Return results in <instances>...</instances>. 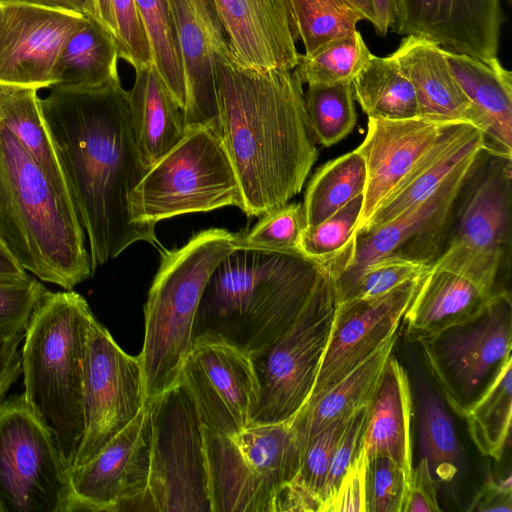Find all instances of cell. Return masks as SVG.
<instances>
[{
  "mask_svg": "<svg viewBox=\"0 0 512 512\" xmlns=\"http://www.w3.org/2000/svg\"><path fill=\"white\" fill-rule=\"evenodd\" d=\"M40 107L67 188L86 231L91 268L145 241L161 249L154 225L134 220L130 198L147 172L135 141L128 91L52 86Z\"/></svg>",
  "mask_w": 512,
  "mask_h": 512,
  "instance_id": "6da1fadb",
  "label": "cell"
},
{
  "mask_svg": "<svg viewBox=\"0 0 512 512\" xmlns=\"http://www.w3.org/2000/svg\"><path fill=\"white\" fill-rule=\"evenodd\" d=\"M220 139L242 195L241 210L261 217L299 194L318 158L292 70H254L231 55L215 57Z\"/></svg>",
  "mask_w": 512,
  "mask_h": 512,
  "instance_id": "7a4b0ae2",
  "label": "cell"
},
{
  "mask_svg": "<svg viewBox=\"0 0 512 512\" xmlns=\"http://www.w3.org/2000/svg\"><path fill=\"white\" fill-rule=\"evenodd\" d=\"M331 274L298 252L235 246L203 289L192 335L250 355L270 345L297 319Z\"/></svg>",
  "mask_w": 512,
  "mask_h": 512,
  "instance_id": "3957f363",
  "label": "cell"
},
{
  "mask_svg": "<svg viewBox=\"0 0 512 512\" xmlns=\"http://www.w3.org/2000/svg\"><path fill=\"white\" fill-rule=\"evenodd\" d=\"M0 237L20 265L72 290L92 274L69 191L0 122Z\"/></svg>",
  "mask_w": 512,
  "mask_h": 512,
  "instance_id": "277c9868",
  "label": "cell"
},
{
  "mask_svg": "<svg viewBox=\"0 0 512 512\" xmlns=\"http://www.w3.org/2000/svg\"><path fill=\"white\" fill-rule=\"evenodd\" d=\"M93 317L80 294L48 290L30 318L21 352L22 395L54 436L68 470L84 433L83 364Z\"/></svg>",
  "mask_w": 512,
  "mask_h": 512,
  "instance_id": "5b68a950",
  "label": "cell"
},
{
  "mask_svg": "<svg viewBox=\"0 0 512 512\" xmlns=\"http://www.w3.org/2000/svg\"><path fill=\"white\" fill-rule=\"evenodd\" d=\"M237 239L238 233L210 228L180 248L160 249V266L144 306V342L138 356L146 399L179 383L203 289Z\"/></svg>",
  "mask_w": 512,
  "mask_h": 512,
  "instance_id": "8992f818",
  "label": "cell"
},
{
  "mask_svg": "<svg viewBox=\"0 0 512 512\" xmlns=\"http://www.w3.org/2000/svg\"><path fill=\"white\" fill-rule=\"evenodd\" d=\"M511 264L512 156L482 147L460 185L434 265L496 295L509 290Z\"/></svg>",
  "mask_w": 512,
  "mask_h": 512,
  "instance_id": "52a82bcc",
  "label": "cell"
},
{
  "mask_svg": "<svg viewBox=\"0 0 512 512\" xmlns=\"http://www.w3.org/2000/svg\"><path fill=\"white\" fill-rule=\"evenodd\" d=\"M212 512H272L300 468L302 448L290 420L251 424L232 434L203 426Z\"/></svg>",
  "mask_w": 512,
  "mask_h": 512,
  "instance_id": "ba28073f",
  "label": "cell"
},
{
  "mask_svg": "<svg viewBox=\"0 0 512 512\" xmlns=\"http://www.w3.org/2000/svg\"><path fill=\"white\" fill-rule=\"evenodd\" d=\"M130 203L135 221L156 226L177 215L241 209L243 202L220 137L208 127H196L147 170Z\"/></svg>",
  "mask_w": 512,
  "mask_h": 512,
  "instance_id": "9c48e42d",
  "label": "cell"
},
{
  "mask_svg": "<svg viewBox=\"0 0 512 512\" xmlns=\"http://www.w3.org/2000/svg\"><path fill=\"white\" fill-rule=\"evenodd\" d=\"M146 511L212 512L204 431L185 386L152 399Z\"/></svg>",
  "mask_w": 512,
  "mask_h": 512,
  "instance_id": "30bf717a",
  "label": "cell"
},
{
  "mask_svg": "<svg viewBox=\"0 0 512 512\" xmlns=\"http://www.w3.org/2000/svg\"><path fill=\"white\" fill-rule=\"evenodd\" d=\"M336 306L331 278L280 337L249 355L259 385L252 424L289 421L305 405L325 353Z\"/></svg>",
  "mask_w": 512,
  "mask_h": 512,
  "instance_id": "8fae6325",
  "label": "cell"
},
{
  "mask_svg": "<svg viewBox=\"0 0 512 512\" xmlns=\"http://www.w3.org/2000/svg\"><path fill=\"white\" fill-rule=\"evenodd\" d=\"M419 344L425 364L447 403L462 416L511 356L510 290L497 293L479 313Z\"/></svg>",
  "mask_w": 512,
  "mask_h": 512,
  "instance_id": "7c38bea8",
  "label": "cell"
},
{
  "mask_svg": "<svg viewBox=\"0 0 512 512\" xmlns=\"http://www.w3.org/2000/svg\"><path fill=\"white\" fill-rule=\"evenodd\" d=\"M68 468L23 395L0 401V512H65Z\"/></svg>",
  "mask_w": 512,
  "mask_h": 512,
  "instance_id": "4fadbf2b",
  "label": "cell"
},
{
  "mask_svg": "<svg viewBox=\"0 0 512 512\" xmlns=\"http://www.w3.org/2000/svg\"><path fill=\"white\" fill-rule=\"evenodd\" d=\"M145 402L139 357L124 352L93 317L83 364L84 433L70 469L92 459L137 416Z\"/></svg>",
  "mask_w": 512,
  "mask_h": 512,
  "instance_id": "5bb4252c",
  "label": "cell"
},
{
  "mask_svg": "<svg viewBox=\"0 0 512 512\" xmlns=\"http://www.w3.org/2000/svg\"><path fill=\"white\" fill-rule=\"evenodd\" d=\"M149 403L87 463L68 471L65 512L146 511L150 473Z\"/></svg>",
  "mask_w": 512,
  "mask_h": 512,
  "instance_id": "9a60e30c",
  "label": "cell"
},
{
  "mask_svg": "<svg viewBox=\"0 0 512 512\" xmlns=\"http://www.w3.org/2000/svg\"><path fill=\"white\" fill-rule=\"evenodd\" d=\"M477 153L460 163L418 205L374 230L356 233L344 267L333 278L334 287L346 283L367 265L384 258L433 266L444 246L454 200Z\"/></svg>",
  "mask_w": 512,
  "mask_h": 512,
  "instance_id": "2e32d148",
  "label": "cell"
},
{
  "mask_svg": "<svg viewBox=\"0 0 512 512\" xmlns=\"http://www.w3.org/2000/svg\"><path fill=\"white\" fill-rule=\"evenodd\" d=\"M179 381L204 427L232 435L252 424L259 385L249 355L221 343L195 342L183 362Z\"/></svg>",
  "mask_w": 512,
  "mask_h": 512,
  "instance_id": "e0dca14e",
  "label": "cell"
},
{
  "mask_svg": "<svg viewBox=\"0 0 512 512\" xmlns=\"http://www.w3.org/2000/svg\"><path fill=\"white\" fill-rule=\"evenodd\" d=\"M85 18L76 12L0 0V83L51 88L60 52Z\"/></svg>",
  "mask_w": 512,
  "mask_h": 512,
  "instance_id": "ac0fdd59",
  "label": "cell"
},
{
  "mask_svg": "<svg viewBox=\"0 0 512 512\" xmlns=\"http://www.w3.org/2000/svg\"><path fill=\"white\" fill-rule=\"evenodd\" d=\"M420 279L407 281L377 297L337 304L325 353L306 403L338 383L396 334Z\"/></svg>",
  "mask_w": 512,
  "mask_h": 512,
  "instance_id": "d6986e66",
  "label": "cell"
},
{
  "mask_svg": "<svg viewBox=\"0 0 512 512\" xmlns=\"http://www.w3.org/2000/svg\"><path fill=\"white\" fill-rule=\"evenodd\" d=\"M178 41L184 76L186 131L208 127L220 137L214 64L231 55L214 0H166Z\"/></svg>",
  "mask_w": 512,
  "mask_h": 512,
  "instance_id": "ffe728a7",
  "label": "cell"
},
{
  "mask_svg": "<svg viewBox=\"0 0 512 512\" xmlns=\"http://www.w3.org/2000/svg\"><path fill=\"white\" fill-rule=\"evenodd\" d=\"M458 123L422 117L400 120L368 118L366 136L356 148L364 158L367 179L355 234L368 222L380 203Z\"/></svg>",
  "mask_w": 512,
  "mask_h": 512,
  "instance_id": "44dd1931",
  "label": "cell"
},
{
  "mask_svg": "<svg viewBox=\"0 0 512 512\" xmlns=\"http://www.w3.org/2000/svg\"><path fill=\"white\" fill-rule=\"evenodd\" d=\"M400 35L425 37L440 47L489 61L498 54L505 21L500 0H397Z\"/></svg>",
  "mask_w": 512,
  "mask_h": 512,
  "instance_id": "7402d4cb",
  "label": "cell"
},
{
  "mask_svg": "<svg viewBox=\"0 0 512 512\" xmlns=\"http://www.w3.org/2000/svg\"><path fill=\"white\" fill-rule=\"evenodd\" d=\"M232 58L254 70H293L299 33L291 0H214Z\"/></svg>",
  "mask_w": 512,
  "mask_h": 512,
  "instance_id": "603a6c76",
  "label": "cell"
},
{
  "mask_svg": "<svg viewBox=\"0 0 512 512\" xmlns=\"http://www.w3.org/2000/svg\"><path fill=\"white\" fill-rule=\"evenodd\" d=\"M444 49V48H443ZM450 71L467 97L484 148L512 156V73L489 61L444 49Z\"/></svg>",
  "mask_w": 512,
  "mask_h": 512,
  "instance_id": "cb8c5ba5",
  "label": "cell"
},
{
  "mask_svg": "<svg viewBox=\"0 0 512 512\" xmlns=\"http://www.w3.org/2000/svg\"><path fill=\"white\" fill-rule=\"evenodd\" d=\"M411 82L417 117L473 125L470 103L454 79L444 49L418 35H406L391 54Z\"/></svg>",
  "mask_w": 512,
  "mask_h": 512,
  "instance_id": "d4e9b609",
  "label": "cell"
},
{
  "mask_svg": "<svg viewBox=\"0 0 512 512\" xmlns=\"http://www.w3.org/2000/svg\"><path fill=\"white\" fill-rule=\"evenodd\" d=\"M493 296L471 279L433 265L402 318L406 337L419 343L479 313Z\"/></svg>",
  "mask_w": 512,
  "mask_h": 512,
  "instance_id": "484cf974",
  "label": "cell"
},
{
  "mask_svg": "<svg viewBox=\"0 0 512 512\" xmlns=\"http://www.w3.org/2000/svg\"><path fill=\"white\" fill-rule=\"evenodd\" d=\"M411 419L409 378L392 353L368 405L363 449L367 458L381 455L391 458L408 478L413 469Z\"/></svg>",
  "mask_w": 512,
  "mask_h": 512,
  "instance_id": "4316f807",
  "label": "cell"
},
{
  "mask_svg": "<svg viewBox=\"0 0 512 512\" xmlns=\"http://www.w3.org/2000/svg\"><path fill=\"white\" fill-rule=\"evenodd\" d=\"M483 145V133L476 126L458 123L380 203L358 232L374 230L424 201L460 163Z\"/></svg>",
  "mask_w": 512,
  "mask_h": 512,
  "instance_id": "83f0119b",
  "label": "cell"
},
{
  "mask_svg": "<svg viewBox=\"0 0 512 512\" xmlns=\"http://www.w3.org/2000/svg\"><path fill=\"white\" fill-rule=\"evenodd\" d=\"M128 102L137 148L148 170L184 137L183 110L153 65L135 71Z\"/></svg>",
  "mask_w": 512,
  "mask_h": 512,
  "instance_id": "f1b7e54d",
  "label": "cell"
},
{
  "mask_svg": "<svg viewBox=\"0 0 512 512\" xmlns=\"http://www.w3.org/2000/svg\"><path fill=\"white\" fill-rule=\"evenodd\" d=\"M395 343L396 334L338 383L306 403L290 420L302 454L312 437L336 420L350 418L370 403Z\"/></svg>",
  "mask_w": 512,
  "mask_h": 512,
  "instance_id": "f546056e",
  "label": "cell"
},
{
  "mask_svg": "<svg viewBox=\"0 0 512 512\" xmlns=\"http://www.w3.org/2000/svg\"><path fill=\"white\" fill-rule=\"evenodd\" d=\"M119 59L114 36L97 19L86 16L60 52L53 86L99 87L118 82Z\"/></svg>",
  "mask_w": 512,
  "mask_h": 512,
  "instance_id": "4dcf8cb0",
  "label": "cell"
},
{
  "mask_svg": "<svg viewBox=\"0 0 512 512\" xmlns=\"http://www.w3.org/2000/svg\"><path fill=\"white\" fill-rule=\"evenodd\" d=\"M353 94L368 118L400 120L417 117L413 86L392 55L371 54L352 80Z\"/></svg>",
  "mask_w": 512,
  "mask_h": 512,
  "instance_id": "1f68e13d",
  "label": "cell"
},
{
  "mask_svg": "<svg viewBox=\"0 0 512 512\" xmlns=\"http://www.w3.org/2000/svg\"><path fill=\"white\" fill-rule=\"evenodd\" d=\"M38 89L0 83V122L62 188L67 184L45 125Z\"/></svg>",
  "mask_w": 512,
  "mask_h": 512,
  "instance_id": "d6a6232c",
  "label": "cell"
},
{
  "mask_svg": "<svg viewBox=\"0 0 512 512\" xmlns=\"http://www.w3.org/2000/svg\"><path fill=\"white\" fill-rule=\"evenodd\" d=\"M366 179L365 161L356 149L321 166L304 195L305 228L320 224L355 197L364 195Z\"/></svg>",
  "mask_w": 512,
  "mask_h": 512,
  "instance_id": "836d02e7",
  "label": "cell"
},
{
  "mask_svg": "<svg viewBox=\"0 0 512 512\" xmlns=\"http://www.w3.org/2000/svg\"><path fill=\"white\" fill-rule=\"evenodd\" d=\"M476 448L496 461L510 442L512 417V356L482 395L462 416Z\"/></svg>",
  "mask_w": 512,
  "mask_h": 512,
  "instance_id": "e575fe53",
  "label": "cell"
},
{
  "mask_svg": "<svg viewBox=\"0 0 512 512\" xmlns=\"http://www.w3.org/2000/svg\"><path fill=\"white\" fill-rule=\"evenodd\" d=\"M304 106L316 144L334 145L356 125L352 82L309 84L304 92Z\"/></svg>",
  "mask_w": 512,
  "mask_h": 512,
  "instance_id": "d590c367",
  "label": "cell"
},
{
  "mask_svg": "<svg viewBox=\"0 0 512 512\" xmlns=\"http://www.w3.org/2000/svg\"><path fill=\"white\" fill-rule=\"evenodd\" d=\"M135 2L151 46L153 66L176 103L184 110V69L166 0Z\"/></svg>",
  "mask_w": 512,
  "mask_h": 512,
  "instance_id": "8d00e7d4",
  "label": "cell"
},
{
  "mask_svg": "<svg viewBox=\"0 0 512 512\" xmlns=\"http://www.w3.org/2000/svg\"><path fill=\"white\" fill-rule=\"evenodd\" d=\"M299 39L312 54L354 33L364 16L347 0H291Z\"/></svg>",
  "mask_w": 512,
  "mask_h": 512,
  "instance_id": "74e56055",
  "label": "cell"
},
{
  "mask_svg": "<svg viewBox=\"0 0 512 512\" xmlns=\"http://www.w3.org/2000/svg\"><path fill=\"white\" fill-rule=\"evenodd\" d=\"M371 52L361 33L337 39L312 54H299L292 70L302 84L352 82Z\"/></svg>",
  "mask_w": 512,
  "mask_h": 512,
  "instance_id": "f35d334b",
  "label": "cell"
},
{
  "mask_svg": "<svg viewBox=\"0 0 512 512\" xmlns=\"http://www.w3.org/2000/svg\"><path fill=\"white\" fill-rule=\"evenodd\" d=\"M363 207L359 195L320 224L305 228L301 240L302 254L324 267L332 276L340 270L350 248Z\"/></svg>",
  "mask_w": 512,
  "mask_h": 512,
  "instance_id": "ab89813d",
  "label": "cell"
},
{
  "mask_svg": "<svg viewBox=\"0 0 512 512\" xmlns=\"http://www.w3.org/2000/svg\"><path fill=\"white\" fill-rule=\"evenodd\" d=\"M420 429L431 472L441 481L453 480L462 465L459 442L444 405L431 394L422 399Z\"/></svg>",
  "mask_w": 512,
  "mask_h": 512,
  "instance_id": "60d3db41",
  "label": "cell"
},
{
  "mask_svg": "<svg viewBox=\"0 0 512 512\" xmlns=\"http://www.w3.org/2000/svg\"><path fill=\"white\" fill-rule=\"evenodd\" d=\"M432 266L398 258H384L360 270L346 283L334 287L337 304L383 295L397 286L423 277Z\"/></svg>",
  "mask_w": 512,
  "mask_h": 512,
  "instance_id": "b9f144b4",
  "label": "cell"
},
{
  "mask_svg": "<svg viewBox=\"0 0 512 512\" xmlns=\"http://www.w3.org/2000/svg\"><path fill=\"white\" fill-rule=\"evenodd\" d=\"M305 227L302 204L287 203L261 216L251 230L238 233L236 246L301 253Z\"/></svg>",
  "mask_w": 512,
  "mask_h": 512,
  "instance_id": "7bdbcfd3",
  "label": "cell"
},
{
  "mask_svg": "<svg viewBox=\"0 0 512 512\" xmlns=\"http://www.w3.org/2000/svg\"><path fill=\"white\" fill-rule=\"evenodd\" d=\"M408 480L405 471L391 458H367L365 512H401Z\"/></svg>",
  "mask_w": 512,
  "mask_h": 512,
  "instance_id": "ee69618b",
  "label": "cell"
},
{
  "mask_svg": "<svg viewBox=\"0 0 512 512\" xmlns=\"http://www.w3.org/2000/svg\"><path fill=\"white\" fill-rule=\"evenodd\" d=\"M119 58L134 70L153 65L151 46L135 0H111Z\"/></svg>",
  "mask_w": 512,
  "mask_h": 512,
  "instance_id": "f6af8a7d",
  "label": "cell"
},
{
  "mask_svg": "<svg viewBox=\"0 0 512 512\" xmlns=\"http://www.w3.org/2000/svg\"><path fill=\"white\" fill-rule=\"evenodd\" d=\"M349 419L342 418L328 425L309 440L303 451L300 468L294 479L320 499L333 452Z\"/></svg>",
  "mask_w": 512,
  "mask_h": 512,
  "instance_id": "bcb514c9",
  "label": "cell"
},
{
  "mask_svg": "<svg viewBox=\"0 0 512 512\" xmlns=\"http://www.w3.org/2000/svg\"><path fill=\"white\" fill-rule=\"evenodd\" d=\"M47 291L29 274L22 278H0V327L28 324Z\"/></svg>",
  "mask_w": 512,
  "mask_h": 512,
  "instance_id": "7dc6e473",
  "label": "cell"
},
{
  "mask_svg": "<svg viewBox=\"0 0 512 512\" xmlns=\"http://www.w3.org/2000/svg\"><path fill=\"white\" fill-rule=\"evenodd\" d=\"M368 405L361 408L350 417L336 445L320 495L322 500L321 509L323 505L333 497L344 474L362 449L368 416Z\"/></svg>",
  "mask_w": 512,
  "mask_h": 512,
  "instance_id": "c3c4849f",
  "label": "cell"
},
{
  "mask_svg": "<svg viewBox=\"0 0 512 512\" xmlns=\"http://www.w3.org/2000/svg\"><path fill=\"white\" fill-rule=\"evenodd\" d=\"M366 454L362 449L344 474L333 497L321 512H365Z\"/></svg>",
  "mask_w": 512,
  "mask_h": 512,
  "instance_id": "681fc988",
  "label": "cell"
},
{
  "mask_svg": "<svg viewBox=\"0 0 512 512\" xmlns=\"http://www.w3.org/2000/svg\"><path fill=\"white\" fill-rule=\"evenodd\" d=\"M435 481L427 459L420 458L407 482L401 512H438Z\"/></svg>",
  "mask_w": 512,
  "mask_h": 512,
  "instance_id": "f907efd6",
  "label": "cell"
},
{
  "mask_svg": "<svg viewBox=\"0 0 512 512\" xmlns=\"http://www.w3.org/2000/svg\"><path fill=\"white\" fill-rule=\"evenodd\" d=\"M27 326L0 327V401L22 372V356L18 348L24 340Z\"/></svg>",
  "mask_w": 512,
  "mask_h": 512,
  "instance_id": "816d5d0a",
  "label": "cell"
},
{
  "mask_svg": "<svg viewBox=\"0 0 512 512\" xmlns=\"http://www.w3.org/2000/svg\"><path fill=\"white\" fill-rule=\"evenodd\" d=\"M468 511L511 512L512 511V477L495 480L491 473L471 501Z\"/></svg>",
  "mask_w": 512,
  "mask_h": 512,
  "instance_id": "f5cc1de1",
  "label": "cell"
},
{
  "mask_svg": "<svg viewBox=\"0 0 512 512\" xmlns=\"http://www.w3.org/2000/svg\"><path fill=\"white\" fill-rule=\"evenodd\" d=\"M321 506L322 501L317 494L293 479L278 492L272 512H320Z\"/></svg>",
  "mask_w": 512,
  "mask_h": 512,
  "instance_id": "db71d44e",
  "label": "cell"
},
{
  "mask_svg": "<svg viewBox=\"0 0 512 512\" xmlns=\"http://www.w3.org/2000/svg\"><path fill=\"white\" fill-rule=\"evenodd\" d=\"M375 21L373 26L378 35L386 36L389 28H393L397 21V0H370Z\"/></svg>",
  "mask_w": 512,
  "mask_h": 512,
  "instance_id": "11a10c76",
  "label": "cell"
},
{
  "mask_svg": "<svg viewBox=\"0 0 512 512\" xmlns=\"http://www.w3.org/2000/svg\"><path fill=\"white\" fill-rule=\"evenodd\" d=\"M27 275V271L0 237V278H22Z\"/></svg>",
  "mask_w": 512,
  "mask_h": 512,
  "instance_id": "9f6ffc18",
  "label": "cell"
},
{
  "mask_svg": "<svg viewBox=\"0 0 512 512\" xmlns=\"http://www.w3.org/2000/svg\"><path fill=\"white\" fill-rule=\"evenodd\" d=\"M93 2L96 19L114 36L117 41L116 24L113 16L111 0H93Z\"/></svg>",
  "mask_w": 512,
  "mask_h": 512,
  "instance_id": "6f0895ef",
  "label": "cell"
},
{
  "mask_svg": "<svg viewBox=\"0 0 512 512\" xmlns=\"http://www.w3.org/2000/svg\"><path fill=\"white\" fill-rule=\"evenodd\" d=\"M80 13L73 0H3ZM81 14V13H80ZM83 15V14H82Z\"/></svg>",
  "mask_w": 512,
  "mask_h": 512,
  "instance_id": "680465c9",
  "label": "cell"
},
{
  "mask_svg": "<svg viewBox=\"0 0 512 512\" xmlns=\"http://www.w3.org/2000/svg\"><path fill=\"white\" fill-rule=\"evenodd\" d=\"M351 3L365 18V20L374 24L375 16L370 0H347Z\"/></svg>",
  "mask_w": 512,
  "mask_h": 512,
  "instance_id": "91938a15",
  "label": "cell"
},
{
  "mask_svg": "<svg viewBox=\"0 0 512 512\" xmlns=\"http://www.w3.org/2000/svg\"><path fill=\"white\" fill-rule=\"evenodd\" d=\"M79 12L96 19L93 0H73Z\"/></svg>",
  "mask_w": 512,
  "mask_h": 512,
  "instance_id": "94428289",
  "label": "cell"
}]
</instances>
